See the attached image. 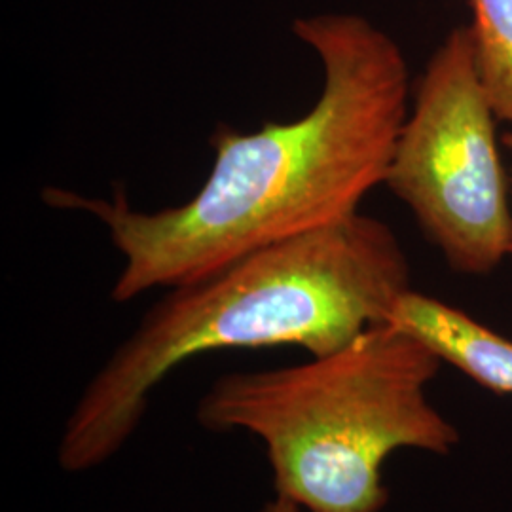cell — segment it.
Masks as SVG:
<instances>
[{"instance_id":"obj_2","label":"cell","mask_w":512,"mask_h":512,"mask_svg":"<svg viewBox=\"0 0 512 512\" xmlns=\"http://www.w3.org/2000/svg\"><path fill=\"white\" fill-rule=\"evenodd\" d=\"M167 291L74 404L57 450L63 471L114 458L152 391L203 353L291 346L321 357L346 348L387 323L410 291V264L385 222L357 213Z\"/></svg>"},{"instance_id":"obj_4","label":"cell","mask_w":512,"mask_h":512,"mask_svg":"<svg viewBox=\"0 0 512 512\" xmlns=\"http://www.w3.org/2000/svg\"><path fill=\"white\" fill-rule=\"evenodd\" d=\"M495 122L471 25L456 27L421 74L385 184L463 274H490L511 249Z\"/></svg>"},{"instance_id":"obj_7","label":"cell","mask_w":512,"mask_h":512,"mask_svg":"<svg viewBox=\"0 0 512 512\" xmlns=\"http://www.w3.org/2000/svg\"><path fill=\"white\" fill-rule=\"evenodd\" d=\"M503 145L507 147V150H509V154H511V160H512V129L509 131V133H505L503 135ZM511 205H512V175H511ZM509 256L512 258V230H511V249H509Z\"/></svg>"},{"instance_id":"obj_1","label":"cell","mask_w":512,"mask_h":512,"mask_svg":"<svg viewBox=\"0 0 512 512\" xmlns=\"http://www.w3.org/2000/svg\"><path fill=\"white\" fill-rule=\"evenodd\" d=\"M323 65V88L304 116L255 131L219 126L207 181L188 202L139 211L52 188V207L99 220L124 258L114 302L175 289L239 256L349 219L387 181L410 110V74L397 46L370 21L330 14L294 21Z\"/></svg>"},{"instance_id":"obj_3","label":"cell","mask_w":512,"mask_h":512,"mask_svg":"<svg viewBox=\"0 0 512 512\" xmlns=\"http://www.w3.org/2000/svg\"><path fill=\"white\" fill-rule=\"evenodd\" d=\"M442 359L410 332L372 327L300 365L220 376L200 425L264 444L275 494L306 512H384L385 459L401 448L448 454L458 429L425 389Z\"/></svg>"},{"instance_id":"obj_6","label":"cell","mask_w":512,"mask_h":512,"mask_svg":"<svg viewBox=\"0 0 512 512\" xmlns=\"http://www.w3.org/2000/svg\"><path fill=\"white\" fill-rule=\"evenodd\" d=\"M476 63L497 120L512 129V0H471Z\"/></svg>"},{"instance_id":"obj_5","label":"cell","mask_w":512,"mask_h":512,"mask_svg":"<svg viewBox=\"0 0 512 512\" xmlns=\"http://www.w3.org/2000/svg\"><path fill=\"white\" fill-rule=\"evenodd\" d=\"M387 323L420 338L442 363L456 366L476 384L494 393H512V340L469 313L410 289L399 298Z\"/></svg>"}]
</instances>
